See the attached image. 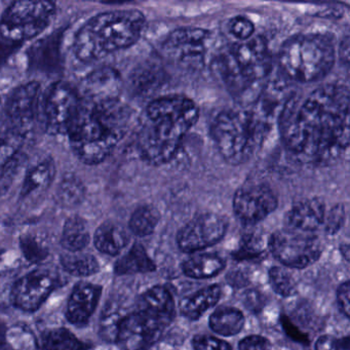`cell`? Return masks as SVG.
I'll return each instance as SVG.
<instances>
[{"label": "cell", "instance_id": "cell-1", "mask_svg": "<svg viewBox=\"0 0 350 350\" xmlns=\"http://www.w3.org/2000/svg\"><path fill=\"white\" fill-rule=\"evenodd\" d=\"M349 91L339 83L321 85L306 97L291 95L278 118L286 149L299 161H334L349 145Z\"/></svg>", "mask_w": 350, "mask_h": 350}, {"label": "cell", "instance_id": "cell-2", "mask_svg": "<svg viewBox=\"0 0 350 350\" xmlns=\"http://www.w3.org/2000/svg\"><path fill=\"white\" fill-rule=\"evenodd\" d=\"M133 111L122 100H81L69 128L73 152L87 165L105 161L128 134Z\"/></svg>", "mask_w": 350, "mask_h": 350}, {"label": "cell", "instance_id": "cell-3", "mask_svg": "<svg viewBox=\"0 0 350 350\" xmlns=\"http://www.w3.org/2000/svg\"><path fill=\"white\" fill-rule=\"evenodd\" d=\"M200 116L198 106L182 96L153 100L145 110V120L138 134L141 157L151 165L169 163L181 147L186 134Z\"/></svg>", "mask_w": 350, "mask_h": 350}, {"label": "cell", "instance_id": "cell-4", "mask_svg": "<svg viewBox=\"0 0 350 350\" xmlns=\"http://www.w3.org/2000/svg\"><path fill=\"white\" fill-rule=\"evenodd\" d=\"M271 68V54L262 36H253L233 44L214 62L215 72L227 91L245 107L259 97L267 85Z\"/></svg>", "mask_w": 350, "mask_h": 350}, {"label": "cell", "instance_id": "cell-5", "mask_svg": "<svg viewBox=\"0 0 350 350\" xmlns=\"http://www.w3.org/2000/svg\"><path fill=\"white\" fill-rule=\"evenodd\" d=\"M335 44L329 34H298L286 40L280 51L282 72L301 83L325 79L335 63Z\"/></svg>", "mask_w": 350, "mask_h": 350}, {"label": "cell", "instance_id": "cell-6", "mask_svg": "<svg viewBox=\"0 0 350 350\" xmlns=\"http://www.w3.org/2000/svg\"><path fill=\"white\" fill-rule=\"evenodd\" d=\"M269 130L251 108L245 107L219 113L211 134L223 159L237 165L253 157Z\"/></svg>", "mask_w": 350, "mask_h": 350}, {"label": "cell", "instance_id": "cell-7", "mask_svg": "<svg viewBox=\"0 0 350 350\" xmlns=\"http://www.w3.org/2000/svg\"><path fill=\"white\" fill-rule=\"evenodd\" d=\"M56 14L51 1L22 0L12 3L0 21V36L22 44L48 28Z\"/></svg>", "mask_w": 350, "mask_h": 350}, {"label": "cell", "instance_id": "cell-8", "mask_svg": "<svg viewBox=\"0 0 350 350\" xmlns=\"http://www.w3.org/2000/svg\"><path fill=\"white\" fill-rule=\"evenodd\" d=\"M106 55L136 44L145 25V17L136 10L106 12L88 22Z\"/></svg>", "mask_w": 350, "mask_h": 350}, {"label": "cell", "instance_id": "cell-9", "mask_svg": "<svg viewBox=\"0 0 350 350\" xmlns=\"http://www.w3.org/2000/svg\"><path fill=\"white\" fill-rule=\"evenodd\" d=\"M268 247L276 260L290 268L307 267L321 255V243L314 235L293 229L274 232Z\"/></svg>", "mask_w": 350, "mask_h": 350}, {"label": "cell", "instance_id": "cell-10", "mask_svg": "<svg viewBox=\"0 0 350 350\" xmlns=\"http://www.w3.org/2000/svg\"><path fill=\"white\" fill-rule=\"evenodd\" d=\"M210 38V32L202 28H179L170 34L163 51L179 66L198 68L204 65Z\"/></svg>", "mask_w": 350, "mask_h": 350}, {"label": "cell", "instance_id": "cell-11", "mask_svg": "<svg viewBox=\"0 0 350 350\" xmlns=\"http://www.w3.org/2000/svg\"><path fill=\"white\" fill-rule=\"evenodd\" d=\"M77 90L67 83H55L44 102V116L46 132L67 135L81 104Z\"/></svg>", "mask_w": 350, "mask_h": 350}, {"label": "cell", "instance_id": "cell-12", "mask_svg": "<svg viewBox=\"0 0 350 350\" xmlns=\"http://www.w3.org/2000/svg\"><path fill=\"white\" fill-rule=\"evenodd\" d=\"M228 222L220 215H200L192 219L178 233L177 243L181 251L193 253L218 243L224 237Z\"/></svg>", "mask_w": 350, "mask_h": 350}, {"label": "cell", "instance_id": "cell-13", "mask_svg": "<svg viewBox=\"0 0 350 350\" xmlns=\"http://www.w3.org/2000/svg\"><path fill=\"white\" fill-rule=\"evenodd\" d=\"M165 325L144 311L124 315L116 343L124 350H148L161 338Z\"/></svg>", "mask_w": 350, "mask_h": 350}, {"label": "cell", "instance_id": "cell-14", "mask_svg": "<svg viewBox=\"0 0 350 350\" xmlns=\"http://www.w3.org/2000/svg\"><path fill=\"white\" fill-rule=\"evenodd\" d=\"M58 284V276L50 269L33 270L16 280L12 302L24 311L38 310Z\"/></svg>", "mask_w": 350, "mask_h": 350}, {"label": "cell", "instance_id": "cell-15", "mask_svg": "<svg viewBox=\"0 0 350 350\" xmlns=\"http://www.w3.org/2000/svg\"><path fill=\"white\" fill-rule=\"evenodd\" d=\"M278 208V198L271 188L254 184L237 190L233 198V210L239 220L247 225L257 224Z\"/></svg>", "mask_w": 350, "mask_h": 350}, {"label": "cell", "instance_id": "cell-16", "mask_svg": "<svg viewBox=\"0 0 350 350\" xmlns=\"http://www.w3.org/2000/svg\"><path fill=\"white\" fill-rule=\"evenodd\" d=\"M40 85L36 81L16 88L7 103L12 131L25 138L36 126L40 104Z\"/></svg>", "mask_w": 350, "mask_h": 350}, {"label": "cell", "instance_id": "cell-17", "mask_svg": "<svg viewBox=\"0 0 350 350\" xmlns=\"http://www.w3.org/2000/svg\"><path fill=\"white\" fill-rule=\"evenodd\" d=\"M62 30L38 40L28 51L29 68L42 75H58L63 69Z\"/></svg>", "mask_w": 350, "mask_h": 350}, {"label": "cell", "instance_id": "cell-18", "mask_svg": "<svg viewBox=\"0 0 350 350\" xmlns=\"http://www.w3.org/2000/svg\"><path fill=\"white\" fill-rule=\"evenodd\" d=\"M24 139L13 131L0 136V198L13 186L25 163L22 152Z\"/></svg>", "mask_w": 350, "mask_h": 350}, {"label": "cell", "instance_id": "cell-19", "mask_svg": "<svg viewBox=\"0 0 350 350\" xmlns=\"http://www.w3.org/2000/svg\"><path fill=\"white\" fill-rule=\"evenodd\" d=\"M101 295L102 288L98 284L79 282L67 303V319L75 325H87L97 309Z\"/></svg>", "mask_w": 350, "mask_h": 350}, {"label": "cell", "instance_id": "cell-20", "mask_svg": "<svg viewBox=\"0 0 350 350\" xmlns=\"http://www.w3.org/2000/svg\"><path fill=\"white\" fill-rule=\"evenodd\" d=\"M325 206L319 198L299 202L286 215V224L293 230L311 233L325 222Z\"/></svg>", "mask_w": 350, "mask_h": 350}, {"label": "cell", "instance_id": "cell-21", "mask_svg": "<svg viewBox=\"0 0 350 350\" xmlns=\"http://www.w3.org/2000/svg\"><path fill=\"white\" fill-rule=\"evenodd\" d=\"M138 310L157 319L167 327L176 314V305L171 292L165 286H154L141 295Z\"/></svg>", "mask_w": 350, "mask_h": 350}, {"label": "cell", "instance_id": "cell-22", "mask_svg": "<svg viewBox=\"0 0 350 350\" xmlns=\"http://www.w3.org/2000/svg\"><path fill=\"white\" fill-rule=\"evenodd\" d=\"M120 73L111 67H102L90 73L83 88L88 98L92 100L116 99L120 89Z\"/></svg>", "mask_w": 350, "mask_h": 350}, {"label": "cell", "instance_id": "cell-23", "mask_svg": "<svg viewBox=\"0 0 350 350\" xmlns=\"http://www.w3.org/2000/svg\"><path fill=\"white\" fill-rule=\"evenodd\" d=\"M130 237L120 224L111 221L98 227L94 234V243L98 251L109 256H116L128 245Z\"/></svg>", "mask_w": 350, "mask_h": 350}, {"label": "cell", "instance_id": "cell-24", "mask_svg": "<svg viewBox=\"0 0 350 350\" xmlns=\"http://www.w3.org/2000/svg\"><path fill=\"white\" fill-rule=\"evenodd\" d=\"M222 296V288L218 284L206 286L180 303V311L186 319L196 321L200 319L208 309L214 307Z\"/></svg>", "mask_w": 350, "mask_h": 350}, {"label": "cell", "instance_id": "cell-25", "mask_svg": "<svg viewBox=\"0 0 350 350\" xmlns=\"http://www.w3.org/2000/svg\"><path fill=\"white\" fill-rule=\"evenodd\" d=\"M155 269L157 265L141 243H135L130 251L122 256L114 266V272L118 275L149 273Z\"/></svg>", "mask_w": 350, "mask_h": 350}, {"label": "cell", "instance_id": "cell-26", "mask_svg": "<svg viewBox=\"0 0 350 350\" xmlns=\"http://www.w3.org/2000/svg\"><path fill=\"white\" fill-rule=\"evenodd\" d=\"M225 260L215 254H198L182 265L185 275L196 280L214 278L225 269Z\"/></svg>", "mask_w": 350, "mask_h": 350}, {"label": "cell", "instance_id": "cell-27", "mask_svg": "<svg viewBox=\"0 0 350 350\" xmlns=\"http://www.w3.org/2000/svg\"><path fill=\"white\" fill-rule=\"evenodd\" d=\"M56 175V165L53 159H46L28 171L21 189V198L44 191L50 187Z\"/></svg>", "mask_w": 350, "mask_h": 350}, {"label": "cell", "instance_id": "cell-28", "mask_svg": "<svg viewBox=\"0 0 350 350\" xmlns=\"http://www.w3.org/2000/svg\"><path fill=\"white\" fill-rule=\"evenodd\" d=\"M245 319L241 310L230 306L219 307L211 315L210 327L221 336L230 337L241 333Z\"/></svg>", "mask_w": 350, "mask_h": 350}, {"label": "cell", "instance_id": "cell-29", "mask_svg": "<svg viewBox=\"0 0 350 350\" xmlns=\"http://www.w3.org/2000/svg\"><path fill=\"white\" fill-rule=\"evenodd\" d=\"M91 241L89 225L85 219L72 216L67 219L63 227L61 245L68 252H81Z\"/></svg>", "mask_w": 350, "mask_h": 350}, {"label": "cell", "instance_id": "cell-30", "mask_svg": "<svg viewBox=\"0 0 350 350\" xmlns=\"http://www.w3.org/2000/svg\"><path fill=\"white\" fill-rule=\"evenodd\" d=\"M89 344L79 340L65 327L44 332L38 341V350H89Z\"/></svg>", "mask_w": 350, "mask_h": 350}, {"label": "cell", "instance_id": "cell-31", "mask_svg": "<svg viewBox=\"0 0 350 350\" xmlns=\"http://www.w3.org/2000/svg\"><path fill=\"white\" fill-rule=\"evenodd\" d=\"M75 53L83 63H92L106 56L99 40L89 24H85L77 31L75 40Z\"/></svg>", "mask_w": 350, "mask_h": 350}, {"label": "cell", "instance_id": "cell-32", "mask_svg": "<svg viewBox=\"0 0 350 350\" xmlns=\"http://www.w3.org/2000/svg\"><path fill=\"white\" fill-rule=\"evenodd\" d=\"M61 265L65 271L73 276L88 278L100 270V264L95 256L81 252H68L60 258Z\"/></svg>", "mask_w": 350, "mask_h": 350}, {"label": "cell", "instance_id": "cell-33", "mask_svg": "<svg viewBox=\"0 0 350 350\" xmlns=\"http://www.w3.org/2000/svg\"><path fill=\"white\" fill-rule=\"evenodd\" d=\"M85 186L75 174H66L61 180L57 189V200L66 208H75L85 198Z\"/></svg>", "mask_w": 350, "mask_h": 350}, {"label": "cell", "instance_id": "cell-34", "mask_svg": "<svg viewBox=\"0 0 350 350\" xmlns=\"http://www.w3.org/2000/svg\"><path fill=\"white\" fill-rule=\"evenodd\" d=\"M268 247L265 234L257 229L251 228L241 235V247L233 253L237 260H254L261 257Z\"/></svg>", "mask_w": 350, "mask_h": 350}, {"label": "cell", "instance_id": "cell-35", "mask_svg": "<svg viewBox=\"0 0 350 350\" xmlns=\"http://www.w3.org/2000/svg\"><path fill=\"white\" fill-rule=\"evenodd\" d=\"M159 219L161 215L154 206H142L133 213L129 226L137 237H147L155 230Z\"/></svg>", "mask_w": 350, "mask_h": 350}, {"label": "cell", "instance_id": "cell-36", "mask_svg": "<svg viewBox=\"0 0 350 350\" xmlns=\"http://www.w3.org/2000/svg\"><path fill=\"white\" fill-rule=\"evenodd\" d=\"M11 350H38V341L25 323H15L8 327L5 344Z\"/></svg>", "mask_w": 350, "mask_h": 350}, {"label": "cell", "instance_id": "cell-37", "mask_svg": "<svg viewBox=\"0 0 350 350\" xmlns=\"http://www.w3.org/2000/svg\"><path fill=\"white\" fill-rule=\"evenodd\" d=\"M269 282L274 292L286 298L294 296L298 291V284L293 274L280 266H273L269 270Z\"/></svg>", "mask_w": 350, "mask_h": 350}, {"label": "cell", "instance_id": "cell-38", "mask_svg": "<svg viewBox=\"0 0 350 350\" xmlns=\"http://www.w3.org/2000/svg\"><path fill=\"white\" fill-rule=\"evenodd\" d=\"M19 245L22 254L30 263H42L50 255L49 247L42 243V241L28 233L21 235Z\"/></svg>", "mask_w": 350, "mask_h": 350}, {"label": "cell", "instance_id": "cell-39", "mask_svg": "<svg viewBox=\"0 0 350 350\" xmlns=\"http://www.w3.org/2000/svg\"><path fill=\"white\" fill-rule=\"evenodd\" d=\"M122 317L120 311L113 308H106L100 321V335L107 342H116L118 329Z\"/></svg>", "mask_w": 350, "mask_h": 350}, {"label": "cell", "instance_id": "cell-40", "mask_svg": "<svg viewBox=\"0 0 350 350\" xmlns=\"http://www.w3.org/2000/svg\"><path fill=\"white\" fill-rule=\"evenodd\" d=\"M161 75L153 67H142L132 75V87L138 93H146L154 89L161 81Z\"/></svg>", "mask_w": 350, "mask_h": 350}, {"label": "cell", "instance_id": "cell-41", "mask_svg": "<svg viewBox=\"0 0 350 350\" xmlns=\"http://www.w3.org/2000/svg\"><path fill=\"white\" fill-rule=\"evenodd\" d=\"M229 32L239 42H245L253 38L255 26L247 18L239 16L230 20L228 24Z\"/></svg>", "mask_w": 350, "mask_h": 350}, {"label": "cell", "instance_id": "cell-42", "mask_svg": "<svg viewBox=\"0 0 350 350\" xmlns=\"http://www.w3.org/2000/svg\"><path fill=\"white\" fill-rule=\"evenodd\" d=\"M344 221H345V208L343 204L332 208L325 217V230L327 234L334 235L343 227Z\"/></svg>", "mask_w": 350, "mask_h": 350}, {"label": "cell", "instance_id": "cell-43", "mask_svg": "<svg viewBox=\"0 0 350 350\" xmlns=\"http://www.w3.org/2000/svg\"><path fill=\"white\" fill-rule=\"evenodd\" d=\"M194 350H232L223 340L208 335H196L192 339Z\"/></svg>", "mask_w": 350, "mask_h": 350}, {"label": "cell", "instance_id": "cell-44", "mask_svg": "<svg viewBox=\"0 0 350 350\" xmlns=\"http://www.w3.org/2000/svg\"><path fill=\"white\" fill-rule=\"evenodd\" d=\"M241 302L247 310L253 313H259L265 306L266 299L260 291L249 288L243 293Z\"/></svg>", "mask_w": 350, "mask_h": 350}, {"label": "cell", "instance_id": "cell-45", "mask_svg": "<svg viewBox=\"0 0 350 350\" xmlns=\"http://www.w3.org/2000/svg\"><path fill=\"white\" fill-rule=\"evenodd\" d=\"M15 282L11 272L0 273V307H7L12 302Z\"/></svg>", "mask_w": 350, "mask_h": 350}, {"label": "cell", "instance_id": "cell-46", "mask_svg": "<svg viewBox=\"0 0 350 350\" xmlns=\"http://www.w3.org/2000/svg\"><path fill=\"white\" fill-rule=\"evenodd\" d=\"M315 350H349V341L336 339L333 336L323 335L315 342Z\"/></svg>", "mask_w": 350, "mask_h": 350}, {"label": "cell", "instance_id": "cell-47", "mask_svg": "<svg viewBox=\"0 0 350 350\" xmlns=\"http://www.w3.org/2000/svg\"><path fill=\"white\" fill-rule=\"evenodd\" d=\"M271 348L267 338L258 335L247 336L239 344V350H271Z\"/></svg>", "mask_w": 350, "mask_h": 350}, {"label": "cell", "instance_id": "cell-48", "mask_svg": "<svg viewBox=\"0 0 350 350\" xmlns=\"http://www.w3.org/2000/svg\"><path fill=\"white\" fill-rule=\"evenodd\" d=\"M349 292V282H348L340 284L337 290L338 305H339L340 310L346 317H349L350 315Z\"/></svg>", "mask_w": 350, "mask_h": 350}, {"label": "cell", "instance_id": "cell-49", "mask_svg": "<svg viewBox=\"0 0 350 350\" xmlns=\"http://www.w3.org/2000/svg\"><path fill=\"white\" fill-rule=\"evenodd\" d=\"M282 325L284 331L286 332V334H288L292 339L296 340L297 342H301V343H308V337H307V335L303 334L296 325H293L290 319H288L286 315H282Z\"/></svg>", "mask_w": 350, "mask_h": 350}, {"label": "cell", "instance_id": "cell-50", "mask_svg": "<svg viewBox=\"0 0 350 350\" xmlns=\"http://www.w3.org/2000/svg\"><path fill=\"white\" fill-rule=\"evenodd\" d=\"M21 44H16L0 36V65L3 64Z\"/></svg>", "mask_w": 350, "mask_h": 350}, {"label": "cell", "instance_id": "cell-51", "mask_svg": "<svg viewBox=\"0 0 350 350\" xmlns=\"http://www.w3.org/2000/svg\"><path fill=\"white\" fill-rule=\"evenodd\" d=\"M228 282H230L231 286H237V288H241V286L247 284V278L243 272L232 271L228 274Z\"/></svg>", "mask_w": 350, "mask_h": 350}, {"label": "cell", "instance_id": "cell-52", "mask_svg": "<svg viewBox=\"0 0 350 350\" xmlns=\"http://www.w3.org/2000/svg\"><path fill=\"white\" fill-rule=\"evenodd\" d=\"M340 54H341V59H343L345 63H348V58H349V42H348V38H346L345 40L342 42Z\"/></svg>", "mask_w": 350, "mask_h": 350}, {"label": "cell", "instance_id": "cell-53", "mask_svg": "<svg viewBox=\"0 0 350 350\" xmlns=\"http://www.w3.org/2000/svg\"><path fill=\"white\" fill-rule=\"evenodd\" d=\"M8 327L5 325V321L0 319V346L5 344V336H7Z\"/></svg>", "mask_w": 350, "mask_h": 350}, {"label": "cell", "instance_id": "cell-54", "mask_svg": "<svg viewBox=\"0 0 350 350\" xmlns=\"http://www.w3.org/2000/svg\"><path fill=\"white\" fill-rule=\"evenodd\" d=\"M340 251H341L342 256L345 258L346 261H348L349 260V245L347 243L342 245L340 247Z\"/></svg>", "mask_w": 350, "mask_h": 350}, {"label": "cell", "instance_id": "cell-55", "mask_svg": "<svg viewBox=\"0 0 350 350\" xmlns=\"http://www.w3.org/2000/svg\"><path fill=\"white\" fill-rule=\"evenodd\" d=\"M1 255H3V251H1V250H0V258H1Z\"/></svg>", "mask_w": 350, "mask_h": 350}]
</instances>
